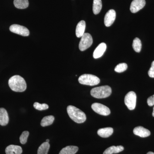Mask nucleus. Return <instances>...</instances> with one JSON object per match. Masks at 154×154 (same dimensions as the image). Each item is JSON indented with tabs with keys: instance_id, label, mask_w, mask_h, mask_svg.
Segmentation results:
<instances>
[{
	"instance_id": "nucleus-19",
	"label": "nucleus",
	"mask_w": 154,
	"mask_h": 154,
	"mask_svg": "<svg viewBox=\"0 0 154 154\" xmlns=\"http://www.w3.org/2000/svg\"><path fill=\"white\" fill-rule=\"evenodd\" d=\"M14 5L17 8L24 9L28 8L29 2L28 0H14Z\"/></svg>"
},
{
	"instance_id": "nucleus-31",
	"label": "nucleus",
	"mask_w": 154,
	"mask_h": 154,
	"mask_svg": "<svg viewBox=\"0 0 154 154\" xmlns=\"http://www.w3.org/2000/svg\"><path fill=\"white\" fill-rule=\"evenodd\" d=\"M49 139L46 140V142L49 143Z\"/></svg>"
},
{
	"instance_id": "nucleus-27",
	"label": "nucleus",
	"mask_w": 154,
	"mask_h": 154,
	"mask_svg": "<svg viewBox=\"0 0 154 154\" xmlns=\"http://www.w3.org/2000/svg\"><path fill=\"white\" fill-rule=\"evenodd\" d=\"M148 75L151 78H154V61L152 63L151 67L149 70Z\"/></svg>"
},
{
	"instance_id": "nucleus-5",
	"label": "nucleus",
	"mask_w": 154,
	"mask_h": 154,
	"mask_svg": "<svg viewBox=\"0 0 154 154\" xmlns=\"http://www.w3.org/2000/svg\"><path fill=\"white\" fill-rule=\"evenodd\" d=\"M93 39L90 33H85L82 36L79 45L81 51H84L90 48L93 44Z\"/></svg>"
},
{
	"instance_id": "nucleus-14",
	"label": "nucleus",
	"mask_w": 154,
	"mask_h": 154,
	"mask_svg": "<svg viewBox=\"0 0 154 154\" xmlns=\"http://www.w3.org/2000/svg\"><path fill=\"white\" fill-rule=\"evenodd\" d=\"M9 116L7 110L4 108H0V125L5 126L8 123Z\"/></svg>"
},
{
	"instance_id": "nucleus-11",
	"label": "nucleus",
	"mask_w": 154,
	"mask_h": 154,
	"mask_svg": "<svg viewBox=\"0 0 154 154\" xmlns=\"http://www.w3.org/2000/svg\"><path fill=\"white\" fill-rule=\"evenodd\" d=\"M133 132L135 135L141 137H147L151 134L150 131L148 129H146L142 126H137L135 128Z\"/></svg>"
},
{
	"instance_id": "nucleus-7",
	"label": "nucleus",
	"mask_w": 154,
	"mask_h": 154,
	"mask_svg": "<svg viewBox=\"0 0 154 154\" xmlns=\"http://www.w3.org/2000/svg\"><path fill=\"white\" fill-rule=\"evenodd\" d=\"M92 109L96 113L100 115H109L110 113V109L107 106L99 103H94L91 106Z\"/></svg>"
},
{
	"instance_id": "nucleus-21",
	"label": "nucleus",
	"mask_w": 154,
	"mask_h": 154,
	"mask_svg": "<svg viewBox=\"0 0 154 154\" xmlns=\"http://www.w3.org/2000/svg\"><path fill=\"white\" fill-rule=\"evenodd\" d=\"M54 120V116H48L42 119L41 122V125L45 127L51 125L53 123Z\"/></svg>"
},
{
	"instance_id": "nucleus-1",
	"label": "nucleus",
	"mask_w": 154,
	"mask_h": 154,
	"mask_svg": "<svg viewBox=\"0 0 154 154\" xmlns=\"http://www.w3.org/2000/svg\"><path fill=\"white\" fill-rule=\"evenodd\" d=\"M8 84L11 90L15 92H24L27 88V85L25 79L18 75H14L10 78Z\"/></svg>"
},
{
	"instance_id": "nucleus-9",
	"label": "nucleus",
	"mask_w": 154,
	"mask_h": 154,
	"mask_svg": "<svg viewBox=\"0 0 154 154\" xmlns=\"http://www.w3.org/2000/svg\"><path fill=\"white\" fill-rule=\"evenodd\" d=\"M116 17V13L113 9L109 10L105 14L104 23L106 27H110L115 21Z\"/></svg>"
},
{
	"instance_id": "nucleus-6",
	"label": "nucleus",
	"mask_w": 154,
	"mask_h": 154,
	"mask_svg": "<svg viewBox=\"0 0 154 154\" xmlns=\"http://www.w3.org/2000/svg\"><path fill=\"white\" fill-rule=\"evenodd\" d=\"M136 94L133 91L128 92L125 97V103L130 110H134L136 105Z\"/></svg>"
},
{
	"instance_id": "nucleus-8",
	"label": "nucleus",
	"mask_w": 154,
	"mask_h": 154,
	"mask_svg": "<svg viewBox=\"0 0 154 154\" xmlns=\"http://www.w3.org/2000/svg\"><path fill=\"white\" fill-rule=\"evenodd\" d=\"M10 30L11 32L22 36H29L30 32L28 28L24 26L14 24L10 26Z\"/></svg>"
},
{
	"instance_id": "nucleus-17",
	"label": "nucleus",
	"mask_w": 154,
	"mask_h": 154,
	"mask_svg": "<svg viewBox=\"0 0 154 154\" xmlns=\"http://www.w3.org/2000/svg\"><path fill=\"white\" fill-rule=\"evenodd\" d=\"M124 149L123 146H112L106 149L104 151L103 154H113L118 153Z\"/></svg>"
},
{
	"instance_id": "nucleus-4",
	"label": "nucleus",
	"mask_w": 154,
	"mask_h": 154,
	"mask_svg": "<svg viewBox=\"0 0 154 154\" xmlns=\"http://www.w3.org/2000/svg\"><path fill=\"white\" fill-rule=\"evenodd\" d=\"M79 82L82 85L95 86L100 83V79L98 77L91 74H84L80 76Z\"/></svg>"
},
{
	"instance_id": "nucleus-10",
	"label": "nucleus",
	"mask_w": 154,
	"mask_h": 154,
	"mask_svg": "<svg viewBox=\"0 0 154 154\" xmlns=\"http://www.w3.org/2000/svg\"><path fill=\"white\" fill-rule=\"evenodd\" d=\"M146 5L145 0H133L130 6V11L131 13H137L141 9L143 8Z\"/></svg>"
},
{
	"instance_id": "nucleus-2",
	"label": "nucleus",
	"mask_w": 154,
	"mask_h": 154,
	"mask_svg": "<svg viewBox=\"0 0 154 154\" xmlns=\"http://www.w3.org/2000/svg\"><path fill=\"white\" fill-rule=\"evenodd\" d=\"M67 111L70 118L76 123H82L86 121V114L76 107L69 105L67 107Z\"/></svg>"
},
{
	"instance_id": "nucleus-23",
	"label": "nucleus",
	"mask_w": 154,
	"mask_h": 154,
	"mask_svg": "<svg viewBox=\"0 0 154 154\" xmlns=\"http://www.w3.org/2000/svg\"><path fill=\"white\" fill-rule=\"evenodd\" d=\"M133 48L137 52H140L141 50V42L138 38H135L132 44Z\"/></svg>"
},
{
	"instance_id": "nucleus-24",
	"label": "nucleus",
	"mask_w": 154,
	"mask_h": 154,
	"mask_svg": "<svg viewBox=\"0 0 154 154\" xmlns=\"http://www.w3.org/2000/svg\"><path fill=\"white\" fill-rule=\"evenodd\" d=\"M127 64L125 63H121L119 64L116 66L114 70L118 73H121L125 71L127 69Z\"/></svg>"
},
{
	"instance_id": "nucleus-22",
	"label": "nucleus",
	"mask_w": 154,
	"mask_h": 154,
	"mask_svg": "<svg viewBox=\"0 0 154 154\" xmlns=\"http://www.w3.org/2000/svg\"><path fill=\"white\" fill-rule=\"evenodd\" d=\"M50 148L49 143L44 142L42 144L37 151V154H48Z\"/></svg>"
},
{
	"instance_id": "nucleus-30",
	"label": "nucleus",
	"mask_w": 154,
	"mask_h": 154,
	"mask_svg": "<svg viewBox=\"0 0 154 154\" xmlns=\"http://www.w3.org/2000/svg\"><path fill=\"white\" fill-rule=\"evenodd\" d=\"M152 116L154 117V107H153V111Z\"/></svg>"
},
{
	"instance_id": "nucleus-16",
	"label": "nucleus",
	"mask_w": 154,
	"mask_h": 154,
	"mask_svg": "<svg viewBox=\"0 0 154 154\" xmlns=\"http://www.w3.org/2000/svg\"><path fill=\"white\" fill-rule=\"evenodd\" d=\"M113 130L112 128L107 127L100 128L98 130L97 133L99 136L103 138L109 137L113 133Z\"/></svg>"
},
{
	"instance_id": "nucleus-29",
	"label": "nucleus",
	"mask_w": 154,
	"mask_h": 154,
	"mask_svg": "<svg viewBox=\"0 0 154 154\" xmlns=\"http://www.w3.org/2000/svg\"><path fill=\"white\" fill-rule=\"evenodd\" d=\"M146 154H154V153L153 152H148Z\"/></svg>"
},
{
	"instance_id": "nucleus-13",
	"label": "nucleus",
	"mask_w": 154,
	"mask_h": 154,
	"mask_svg": "<svg viewBox=\"0 0 154 154\" xmlns=\"http://www.w3.org/2000/svg\"><path fill=\"white\" fill-rule=\"evenodd\" d=\"M5 152L6 154H21L22 149L20 146L11 145L6 148Z\"/></svg>"
},
{
	"instance_id": "nucleus-26",
	"label": "nucleus",
	"mask_w": 154,
	"mask_h": 154,
	"mask_svg": "<svg viewBox=\"0 0 154 154\" xmlns=\"http://www.w3.org/2000/svg\"><path fill=\"white\" fill-rule=\"evenodd\" d=\"M29 135V132L28 131H24L22 132V134L20 136V142L22 144H25L27 142V140L28 136Z\"/></svg>"
},
{
	"instance_id": "nucleus-20",
	"label": "nucleus",
	"mask_w": 154,
	"mask_h": 154,
	"mask_svg": "<svg viewBox=\"0 0 154 154\" xmlns=\"http://www.w3.org/2000/svg\"><path fill=\"white\" fill-rule=\"evenodd\" d=\"M102 8V2L101 0H94L93 10L95 15L99 14Z\"/></svg>"
},
{
	"instance_id": "nucleus-12",
	"label": "nucleus",
	"mask_w": 154,
	"mask_h": 154,
	"mask_svg": "<svg viewBox=\"0 0 154 154\" xmlns=\"http://www.w3.org/2000/svg\"><path fill=\"white\" fill-rule=\"evenodd\" d=\"M107 45L104 42L100 43L95 50L93 56L95 59L99 58L102 56L106 51Z\"/></svg>"
},
{
	"instance_id": "nucleus-25",
	"label": "nucleus",
	"mask_w": 154,
	"mask_h": 154,
	"mask_svg": "<svg viewBox=\"0 0 154 154\" xmlns=\"http://www.w3.org/2000/svg\"><path fill=\"white\" fill-rule=\"evenodd\" d=\"M33 107L37 110H47L48 108V105L46 104H39L38 102H35Z\"/></svg>"
},
{
	"instance_id": "nucleus-28",
	"label": "nucleus",
	"mask_w": 154,
	"mask_h": 154,
	"mask_svg": "<svg viewBox=\"0 0 154 154\" xmlns=\"http://www.w3.org/2000/svg\"><path fill=\"white\" fill-rule=\"evenodd\" d=\"M147 104L149 106H152L154 105V95L149 97L147 99Z\"/></svg>"
},
{
	"instance_id": "nucleus-15",
	"label": "nucleus",
	"mask_w": 154,
	"mask_h": 154,
	"mask_svg": "<svg viewBox=\"0 0 154 154\" xmlns=\"http://www.w3.org/2000/svg\"><path fill=\"white\" fill-rule=\"evenodd\" d=\"M86 28V23L85 21H80L77 25L76 28V35L78 38L82 37L85 33Z\"/></svg>"
},
{
	"instance_id": "nucleus-18",
	"label": "nucleus",
	"mask_w": 154,
	"mask_h": 154,
	"mask_svg": "<svg viewBox=\"0 0 154 154\" xmlns=\"http://www.w3.org/2000/svg\"><path fill=\"white\" fill-rule=\"evenodd\" d=\"M79 150V148L76 146H67L63 148L59 154H75Z\"/></svg>"
},
{
	"instance_id": "nucleus-3",
	"label": "nucleus",
	"mask_w": 154,
	"mask_h": 154,
	"mask_svg": "<svg viewBox=\"0 0 154 154\" xmlns=\"http://www.w3.org/2000/svg\"><path fill=\"white\" fill-rule=\"evenodd\" d=\"M111 88L109 86H102L93 88L91 91V96L97 99L107 98L111 95Z\"/></svg>"
}]
</instances>
